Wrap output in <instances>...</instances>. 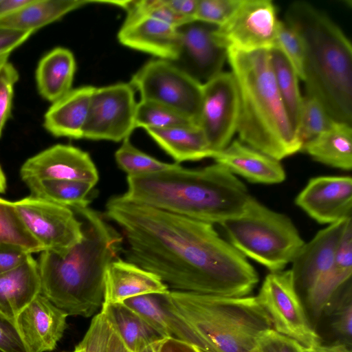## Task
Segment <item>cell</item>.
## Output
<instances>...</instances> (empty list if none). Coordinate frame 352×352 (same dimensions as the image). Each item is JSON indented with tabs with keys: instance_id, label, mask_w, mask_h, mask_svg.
<instances>
[{
	"instance_id": "obj_1",
	"label": "cell",
	"mask_w": 352,
	"mask_h": 352,
	"mask_svg": "<svg viewBox=\"0 0 352 352\" xmlns=\"http://www.w3.org/2000/svg\"><path fill=\"white\" fill-rule=\"evenodd\" d=\"M104 216L123 232L126 261L158 276L171 290L249 296L257 272L212 224L114 196Z\"/></svg>"
},
{
	"instance_id": "obj_2",
	"label": "cell",
	"mask_w": 352,
	"mask_h": 352,
	"mask_svg": "<svg viewBox=\"0 0 352 352\" xmlns=\"http://www.w3.org/2000/svg\"><path fill=\"white\" fill-rule=\"evenodd\" d=\"M72 210L82 222L83 237L65 253L41 252V294L68 316L89 318L102 307L104 274L119 258L124 238L89 206Z\"/></svg>"
},
{
	"instance_id": "obj_3",
	"label": "cell",
	"mask_w": 352,
	"mask_h": 352,
	"mask_svg": "<svg viewBox=\"0 0 352 352\" xmlns=\"http://www.w3.org/2000/svg\"><path fill=\"white\" fill-rule=\"evenodd\" d=\"M122 197L210 224L241 215L251 195L224 166L214 163L199 169L177 167L148 175L126 177Z\"/></svg>"
},
{
	"instance_id": "obj_4",
	"label": "cell",
	"mask_w": 352,
	"mask_h": 352,
	"mask_svg": "<svg viewBox=\"0 0 352 352\" xmlns=\"http://www.w3.org/2000/svg\"><path fill=\"white\" fill-rule=\"evenodd\" d=\"M284 21L300 36L304 49L307 95L314 97L336 122L352 125V47L324 12L297 1Z\"/></svg>"
},
{
	"instance_id": "obj_5",
	"label": "cell",
	"mask_w": 352,
	"mask_h": 352,
	"mask_svg": "<svg viewBox=\"0 0 352 352\" xmlns=\"http://www.w3.org/2000/svg\"><path fill=\"white\" fill-rule=\"evenodd\" d=\"M227 51L240 96L239 140L278 161L301 151L302 144L276 84L269 50Z\"/></svg>"
},
{
	"instance_id": "obj_6",
	"label": "cell",
	"mask_w": 352,
	"mask_h": 352,
	"mask_svg": "<svg viewBox=\"0 0 352 352\" xmlns=\"http://www.w3.org/2000/svg\"><path fill=\"white\" fill-rule=\"evenodd\" d=\"M163 298L166 308L191 329L203 352H254L261 336L274 329L256 296L170 290Z\"/></svg>"
},
{
	"instance_id": "obj_7",
	"label": "cell",
	"mask_w": 352,
	"mask_h": 352,
	"mask_svg": "<svg viewBox=\"0 0 352 352\" xmlns=\"http://www.w3.org/2000/svg\"><path fill=\"white\" fill-rule=\"evenodd\" d=\"M219 225L234 248L270 272L283 270L305 244L289 217L253 197L241 215Z\"/></svg>"
},
{
	"instance_id": "obj_8",
	"label": "cell",
	"mask_w": 352,
	"mask_h": 352,
	"mask_svg": "<svg viewBox=\"0 0 352 352\" xmlns=\"http://www.w3.org/2000/svg\"><path fill=\"white\" fill-rule=\"evenodd\" d=\"M129 83L139 91L141 100L166 106L197 125L203 84L170 61L158 58L147 62L132 76Z\"/></svg>"
},
{
	"instance_id": "obj_9",
	"label": "cell",
	"mask_w": 352,
	"mask_h": 352,
	"mask_svg": "<svg viewBox=\"0 0 352 352\" xmlns=\"http://www.w3.org/2000/svg\"><path fill=\"white\" fill-rule=\"evenodd\" d=\"M256 297L269 315L276 331L305 349L322 344L296 291L290 270L270 272Z\"/></svg>"
},
{
	"instance_id": "obj_10",
	"label": "cell",
	"mask_w": 352,
	"mask_h": 352,
	"mask_svg": "<svg viewBox=\"0 0 352 352\" xmlns=\"http://www.w3.org/2000/svg\"><path fill=\"white\" fill-rule=\"evenodd\" d=\"M14 204L28 231L45 250L65 253L82 240V222L70 208L32 195Z\"/></svg>"
},
{
	"instance_id": "obj_11",
	"label": "cell",
	"mask_w": 352,
	"mask_h": 352,
	"mask_svg": "<svg viewBox=\"0 0 352 352\" xmlns=\"http://www.w3.org/2000/svg\"><path fill=\"white\" fill-rule=\"evenodd\" d=\"M239 111V91L231 72L223 71L203 83L197 125L203 131L213 155L232 142L237 131Z\"/></svg>"
},
{
	"instance_id": "obj_12",
	"label": "cell",
	"mask_w": 352,
	"mask_h": 352,
	"mask_svg": "<svg viewBox=\"0 0 352 352\" xmlns=\"http://www.w3.org/2000/svg\"><path fill=\"white\" fill-rule=\"evenodd\" d=\"M136 106L130 83L95 87L82 138L120 142L130 138L135 129Z\"/></svg>"
},
{
	"instance_id": "obj_13",
	"label": "cell",
	"mask_w": 352,
	"mask_h": 352,
	"mask_svg": "<svg viewBox=\"0 0 352 352\" xmlns=\"http://www.w3.org/2000/svg\"><path fill=\"white\" fill-rule=\"evenodd\" d=\"M270 0H241L231 16L217 28L219 43L228 49L249 52L274 47L278 24Z\"/></svg>"
},
{
	"instance_id": "obj_14",
	"label": "cell",
	"mask_w": 352,
	"mask_h": 352,
	"mask_svg": "<svg viewBox=\"0 0 352 352\" xmlns=\"http://www.w3.org/2000/svg\"><path fill=\"white\" fill-rule=\"evenodd\" d=\"M217 28L198 20L177 27L179 51L176 58L170 62L202 84L223 72L228 60L227 49L216 38Z\"/></svg>"
},
{
	"instance_id": "obj_15",
	"label": "cell",
	"mask_w": 352,
	"mask_h": 352,
	"mask_svg": "<svg viewBox=\"0 0 352 352\" xmlns=\"http://www.w3.org/2000/svg\"><path fill=\"white\" fill-rule=\"evenodd\" d=\"M27 183L41 179L70 180L96 186L98 171L89 154L76 146L56 144L28 159L20 170Z\"/></svg>"
},
{
	"instance_id": "obj_16",
	"label": "cell",
	"mask_w": 352,
	"mask_h": 352,
	"mask_svg": "<svg viewBox=\"0 0 352 352\" xmlns=\"http://www.w3.org/2000/svg\"><path fill=\"white\" fill-rule=\"evenodd\" d=\"M351 217L340 220L320 230L303 245L290 269L296 292L302 303L333 263L346 224Z\"/></svg>"
},
{
	"instance_id": "obj_17",
	"label": "cell",
	"mask_w": 352,
	"mask_h": 352,
	"mask_svg": "<svg viewBox=\"0 0 352 352\" xmlns=\"http://www.w3.org/2000/svg\"><path fill=\"white\" fill-rule=\"evenodd\" d=\"M296 204L320 224H332L352 217V178L319 176L311 178L299 192Z\"/></svg>"
},
{
	"instance_id": "obj_18",
	"label": "cell",
	"mask_w": 352,
	"mask_h": 352,
	"mask_svg": "<svg viewBox=\"0 0 352 352\" xmlns=\"http://www.w3.org/2000/svg\"><path fill=\"white\" fill-rule=\"evenodd\" d=\"M118 38L123 45L159 59L173 61L179 51L177 27L148 14L128 13Z\"/></svg>"
},
{
	"instance_id": "obj_19",
	"label": "cell",
	"mask_w": 352,
	"mask_h": 352,
	"mask_svg": "<svg viewBox=\"0 0 352 352\" xmlns=\"http://www.w3.org/2000/svg\"><path fill=\"white\" fill-rule=\"evenodd\" d=\"M67 316L40 294L19 314L15 322L32 352H49L56 349L63 337Z\"/></svg>"
},
{
	"instance_id": "obj_20",
	"label": "cell",
	"mask_w": 352,
	"mask_h": 352,
	"mask_svg": "<svg viewBox=\"0 0 352 352\" xmlns=\"http://www.w3.org/2000/svg\"><path fill=\"white\" fill-rule=\"evenodd\" d=\"M169 291L156 274L118 258L109 265L104 274L102 306L121 303L140 295L164 294Z\"/></svg>"
},
{
	"instance_id": "obj_21",
	"label": "cell",
	"mask_w": 352,
	"mask_h": 352,
	"mask_svg": "<svg viewBox=\"0 0 352 352\" xmlns=\"http://www.w3.org/2000/svg\"><path fill=\"white\" fill-rule=\"evenodd\" d=\"M212 158L234 175L252 183L274 184L285 179V171L280 161L239 140L232 141L224 149L214 153Z\"/></svg>"
},
{
	"instance_id": "obj_22",
	"label": "cell",
	"mask_w": 352,
	"mask_h": 352,
	"mask_svg": "<svg viewBox=\"0 0 352 352\" xmlns=\"http://www.w3.org/2000/svg\"><path fill=\"white\" fill-rule=\"evenodd\" d=\"M95 87L72 89L52 102L44 115L43 126L56 137L81 139Z\"/></svg>"
},
{
	"instance_id": "obj_23",
	"label": "cell",
	"mask_w": 352,
	"mask_h": 352,
	"mask_svg": "<svg viewBox=\"0 0 352 352\" xmlns=\"http://www.w3.org/2000/svg\"><path fill=\"white\" fill-rule=\"evenodd\" d=\"M352 274V219L344 231L333 265L318 282L303 305L316 331L321 313L336 292Z\"/></svg>"
},
{
	"instance_id": "obj_24",
	"label": "cell",
	"mask_w": 352,
	"mask_h": 352,
	"mask_svg": "<svg viewBox=\"0 0 352 352\" xmlns=\"http://www.w3.org/2000/svg\"><path fill=\"white\" fill-rule=\"evenodd\" d=\"M40 294L38 263L32 255L17 267L0 274V312L8 318L15 321Z\"/></svg>"
},
{
	"instance_id": "obj_25",
	"label": "cell",
	"mask_w": 352,
	"mask_h": 352,
	"mask_svg": "<svg viewBox=\"0 0 352 352\" xmlns=\"http://www.w3.org/2000/svg\"><path fill=\"white\" fill-rule=\"evenodd\" d=\"M163 295L144 294L129 298L121 303L139 315L162 338H176L197 347L195 336L182 320L166 308Z\"/></svg>"
},
{
	"instance_id": "obj_26",
	"label": "cell",
	"mask_w": 352,
	"mask_h": 352,
	"mask_svg": "<svg viewBox=\"0 0 352 352\" xmlns=\"http://www.w3.org/2000/svg\"><path fill=\"white\" fill-rule=\"evenodd\" d=\"M76 67L74 54L69 50L57 47L47 53L36 69L40 95L52 103L65 95L72 89Z\"/></svg>"
},
{
	"instance_id": "obj_27",
	"label": "cell",
	"mask_w": 352,
	"mask_h": 352,
	"mask_svg": "<svg viewBox=\"0 0 352 352\" xmlns=\"http://www.w3.org/2000/svg\"><path fill=\"white\" fill-rule=\"evenodd\" d=\"M352 125L335 122L327 130L303 144L301 151L315 161L351 170L352 168Z\"/></svg>"
},
{
	"instance_id": "obj_28",
	"label": "cell",
	"mask_w": 352,
	"mask_h": 352,
	"mask_svg": "<svg viewBox=\"0 0 352 352\" xmlns=\"http://www.w3.org/2000/svg\"><path fill=\"white\" fill-rule=\"evenodd\" d=\"M153 140L176 163L197 161L212 157L206 138L197 125H189L164 129H146Z\"/></svg>"
},
{
	"instance_id": "obj_29",
	"label": "cell",
	"mask_w": 352,
	"mask_h": 352,
	"mask_svg": "<svg viewBox=\"0 0 352 352\" xmlns=\"http://www.w3.org/2000/svg\"><path fill=\"white\" fill-rule=\"evenodd\" d=\"M89 0H32L16 12L0 19V26L23 31L37 30L88 3Z\"/></svg>"
},
{
	"instance_id": "obj_30",
	"label": "cell",
	"mask_w": 352,
	"mask_h": 352,
	"mask_svg": "<svg viewBox=\"0 0 352 352\" xmlns=\"http://www.w3.org/2000/svg\"><path fill=\"white\" fill-rule=\"evenodd\" d=\"M116 330L126 347L131 352H140L162 338L146 321L135 311L117 303L102 306Z\"/></svg>"
},
{
	"instance_id": "obj_31",
	"label": "cell",
	"mask_w": 352,
	"mask_h": 352,
	"mask_svg": "<svg viewBox=\"0 0 352 352\" xmlns=\"http://www.w3.org/2000/svg\"><path fill=\"white\" fill-rule=\"evenodd\" d=\"M269 54L278 92L292 125L297 133L303 97L299 87L300 78L280 50L273 47L269 50Z\"/></svg>"
},
{
	"instance_id": "obj_32",
	"label": "cell",
	"mask_w": 352,
	"mask_h": 352,
	"mask_svg": "<svg viewBox=\"0 0 352 352\" xmlns=\"http://www.w3.org/2000/svg\"><path fill=\"white\" fill-rule=\"evenodd\" d=\"M25 184L32 196L71 209L87 207L94 187L86 182L60 179H41Z\"/></svg>"
},
{
	"instance_id": "obj_33",
	"label": "cell",
	"mask_w": 352,
	"mask_h": 352,
	"mask_svg": "<svg viewBox=\"0 0 352 352\" xmlns=\"http://www.w3.org/2000/svg\"><path fill=\"white\" fill-rule=\"evenodd\" d=\"M322 319H325L329 333L335 339L333 344H344L351 349V278L344 283L325 305L319 321Z\"/></svg>"
},
{
	"instance_id": "obj_34",
	"label": "cell",
	"mask_w": 352,
	"mask_h": 352,
	"mask_svg": "<svg viewBox=\"0 0 352 352\" xmlns=\"http://www.w3.org/2000/svg\"><path fill=\"white\" fill-rule=\"evenodd\" d=\"M0 243L20 247L30 254L45 251L30 234L21 221L14 202L0 197Z\"/></svg>"
},
{
	"instance_id": "obj_35",
	"label": "cell",
	"mask_w": 352,
	"mask_h": 352,
	"mask_svg": "<svg viewBox=\"0 0 352 352\" xmlns=\"http://www.w3.org/2000/svg\"><path fill=\"white\" fill-rule=\"evenodd\" d=\"M194 124L197 125L188 118L163 104L142 100L137 102L135 128L164 129Z\"/></svg>"
},
{
	"instance_id": "obj_36",
	"label": "cell",
	"mask_w": 352,
	"mask_h": 352,
	"mask_svg": "<svg viewBox=\"0 0 352 352\" xmlns=\"http://www.w3.org/2000/svg\"><path fill=\"white\" fill-rule=\"evenodd\" d=\"M117 164L129 176L152 174L173 169L179 164H169L142 152L134 146L130 138L122 141V145L115 153Z\"/></svg>"
},
{
	"instance_id": "obj_37",
	"label": "cell",
	"mask_w": 352,
	"mask_h": 352,
	"mask_svg": "<svg viewBox=\"0 0 352 352\" xmlns=\"http://www.w3.org/2000/svg\"><path fill=\"white\" fill-rule=\"evenodd\" d=\"M335 122L317 99L307 94L302 97L297 132L302 145L329 129Z\"/></svg>"
},
{
	"instance_id": "obj_38",
	"label": "cell",
	"mask_w": 352,
	"mask_h": 352,
	"mask_svg": "<svg viewBox=\"0 0 352 352\" xmlns=\"http://www.w3.org/2000/svg\"><path fill=\"white\" fill-rule=\"evenodd\" d=\"M113 328V323L107 312L100 309L92 318L83 338L76 346L74 352H107Z\"/></svg>"
},
{
	"instance_id": "obj_39",
	"label": "cell",
	"mask_w": 352,
	"mask_h": 352,
	"mask_svg": "<svg viewBox=\"0 0 352 352\" xmlns=\"http://www.w3.org/2000/svg\"><path fill=\"white\" fill-rule=\"evenodd\" d=\"M274 47L285 55L299 78H304V49L298 34L284 21L279 20Z\"/></svg>"
},
{
	"instance_id": "obj_40",
	"label": "cell",
	"mask_w": 352,
	"mask_h": 352,
	"mask_svg": "<svg viewBox=\"0 0 352 352\" xmlns=\"http://www.w3.org/2000/svg\"><path fill=\"white\" fill-rule=\"evenodd\" d=\"M241 0H198L195 20L217 27L233 14Z\"/></svg>"
},
{
	"instance_id": "obj_41",
	"label": "cell",
	"mask_w": 352,
	"mask_h": 352,
	"mask_svg": "<svg viewBox=\"0 0 352 352\" xmlns=\"http://www.w3.org/2000/svg\"><path fill=\"white\" fill-rule=\"evenodd\" d=\"M19 78L18 71L9 61L0 69V138L11 114L14 88Z\"/></svg>"
},
{
	"instance_id": "obj_42",
	"label": "cell",
	"mask_w": 352,
	"mask_h": 352,
	"mask_svg": "<svg viewBox=\"0 0 352 352\" xmlns=\"http://www.w3.org/2000/svg\"><path fill=\"white\" fill-rule=\"evenodd\" d=\"M296 340L270 329L259 338L254 352H305Z\"/></svg>"
},
{
	"instance_id": "obj_43",
	"label": "cell",
	"mask_w": 352,
	"mask_h": 352,
	"mask_svg": "<svg viewBox=\"0 0 352 352\" xmlns=\"http://www.w3.org/2000/svg\"><path fill=\"white\" fill-rule=\"evenodd\" d=\"M0 350L3 352H32L24 342L16 322L1 312Z\"/></svg>"
},
{
	"instance_id": "obj_44",
	"label": "cell",
	"mask_w": 352,
	"mask_h": 352,
	"mask_svg": "<svg viewBox=\"0 0 352 352\" xmlns=\"http://www.w3.org/2000/svg\"><path fill=\"white\" fill-rule=\"evenodd\" d=\"M31 255L20 247L0 243V274L17 267Z\"/></svg>"
},
{
	"instance_id": "obj_45",
	"label": "cell",
	"mask_w": 352,
	"mask_h": 352,
	"mask_svg": "<svg viewBox=\"0 0 352 352\" xmlns=\"http://www.w3.org/2000/svg\"><path fill=\"white\" fill-rule=\"evenodd\" d=\"M34 33L0 26V56L10 53L26 41Z\"/></svg>"
},
{
	"instance_id": "obj_46",
	"label": "cell",
	"mask_w": 352,
	"mask_h": 352,
	"mask_svg": "<svg viewBox=\"0 0 352 352\" xmlns=\"http://www.w3.org/2000/svg\"><path fill=\"white\" fill-rule=\"evenodd\" d=\"M166 6L188 21L195 20L198 0H164Z\"/></svg>"
},
{
	"instance_id": "obj_47",
	"label": "cell",
	"mask_w": 352,
	"mask_h": 352,
	"mask_svg": "<svg viewBox=\"0 0 352 352\" xmlns=\"http://www.w3.org/2000/svg\"><path fill=\"white\" fill-rule=\"evenodd\" d=\"M160 352H203L195 345L173 338H164Z\"/></svg>"
},
{
	"instance_id": "obj_48",
	"label": "cell",
	"mask_w": 352,
	"mask_h": 352,
	"mask_svg": "<svg viewBox=\"0 0 352 352\" xmlns=\"http://www.w3.org/2000/svg\"><path fill=\"white\" fill-rule=\"evenodd\" d=\"M32 0H0V19L11 14L31 2Z\"/></svg>"
},
{
	"instance_id": "obj_49",
	"label": "cell",
	"mask_w": 352,
	"mask_h": 352,
	"mask_svg": "<svg viewBox=\"0 0 352 352\" xmlns=\"http://www.w3.org/2000/svg\"><path fill=\"white\" fill-rule=\"evenodd\" d=\"M107 352H131L124 343L114 326L109 338Z\"/></svg>"
},
{
	"instance_id": "obj_50",
	"label": "cell",
	"mask_w": 352,
	"mask_h": 352,
	"mask_svg": "<svg viewBox=\"0 0 352 352\" xmlns=\"http://www.w3.org/2000/svg\"><path fill=\"white\" fill-rule=\"evenodd\" d=\"M305 352H351V349L341 344H321L310 349H306Z\"/></svg>"
},
{
	"instance_id": "obj_51",
	"label": "cell",
	"mask_w": 352,
	"mask_h": 352,
	"mask_svg": "<svg viewBox=\"0 0 352 352\" xmlns=\"http://www.w3.org/2000/svg\"><path fill=\"white\" fill-rule=\"evenodd\" d=\"M162 340L163 339L151 344L140 352H160V344Z\"/></svg>"
},
{
	"instance_id": "obj_52",
	"label": "cell",
	"mask_w": 352,
	"mask_h": 352,
	"mask_svg": "<svg viewBox=\"0 0 352 352\" xmlns=\"http://www.w3.org/2000/svg\"><path fill=\"white\" fill-rule=\"evenodd\" d=\"M6 189V179L4 173L0 166V193L5 192Z\"/></svg>"
},
{
	"instance_id": "obj_53",
	"label": "cell",
	"mask_w": 352,
	"mask_h": 352,
	"mask_svg": "<svg viewBox=\"0 0 352 352\" xmlns=\"http://www.w3.org/2000/svg\"><path fill=\"white\" fill-rule=\"evenodd\" d=\"M9 56V54L3 55L0 56V69L7 62H8Z\"/></svg>"
},
{
	"instance_id": "obj_54",
	"label": "cell",
	"mask_w": 352,
	"mask_h": 352,
	"mask_svg": "<svg viewBox=\"0 0 352 352\" xmlns=\"http://www.w3.org/2000/svg\"><path fill=\"white\" fill-rule=\"evenodd\" d=\"M0 352H3V351L0 350Z\"/></svg>"
},
{
	"instance_id": "obj_55",
	"label": "cell",
	"mask_w": 352,
	"mask_h": 352,
	"mask_svg": "<svg viewBox=\"0 0 352 352\" xmlns=\"http://www.w3.org/2000/svg\"><path fill=\"white\" fill-rule=\"evenodd\" d=\"M72 352H74V351H72Z\"/></svg>"
}]
</instances>
